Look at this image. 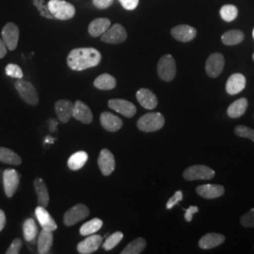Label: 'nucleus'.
Returning a JSON list of instances; mask_svg holds the SVG:
<instances>
[{"label": "nucleus", "mask_w": 254, "mask_h": 254, "mask_svg": "<svg viewBox=\"0 0 254 254\" xmlns=\"http://www.w3.org/2000/svg\"><path fill=\"white\" fill-rule=\"evenodd\" d=\"M89 215H90L89 208L83 203H78L73 206L72 208L69 209L64 214V224L66 226H73L77 222L83 220L84 218H87Z\"/></svg>", "instance_id": "0eeeda50"}, {"label": "nucleus", "mask_w": 254, "mask_h": 254, "mask_svg": "<svg viewBox=\"0 0 254 254\" xmlns=\"http://www.w3.org/2000/svg\"><path fill=\"white\" fill-rule=\"evenodd\" d=\"M225 241V236L217 233H209L202 236L199 241V247L201 250H211L221 245Z\"/></svg>", "instance_id": "5701e85b"}, {"label": "nucleus", "mask_w": 254, "mask_h": 254, "mask_svg": "<svg viewBox=\"0 0 254 254\" xmlns=\"http://www.w3.org/2000/svg\"><path fill=\"white\" fill-rule=\"evenodd\" d=\"M102 55L91 47L73 49L67 58V64L73 71H83L100 64Z\"/></svg>", "instance_id": "f257e3e1"}, {"label": "nucleus", "mask_w": 254, "mask_h": 254, "mask_svg": "<svg viewBox=\"0 0 254 254\" xmlns=\"http://www.w3.org/2000/svg\"><path fill=\"white\" fill-rule=\"evenodd\" d=\"M182 200H183V192L180 190L176 191L173 194V197H171L168 200L166 207H167V209H172L174 205L178 204Z\"/></svg>", "instance_id": "a19ab883"}, {"label": "nucleus", "mask_w": 254, "mask_h": 254, "mask_svg": "<svg viewBox=\"0 0 254 254\" xmlns=\"http://www.w3.org/2000/svg\"><path fill=\"white\" fill-rule=\"evenodd\" d=\"M15 89L18 91L21 98L31 106H37L39 103V95L36 89L30 82L18 79L15 83Z\"/></svg>", "instance_id": "423d86ee"}, {"label": "nucleus", "mask_w": 254, "mask_h": 254, "mask_svg": "<svg viewBox=\"0 0 254 254\" xmlns=\"http://www.w3.org/2000/svg\"><path fill=\"white\" fill-rule=\"evenodd\" d=\"M34 6L36 7L37 9L40 11V14L43 17H46L47 19H53V15L49 11L48 6L45 4V0H32Z\"/></svg>", "instance_id": "58836bf2"}, {"label": "nucleus", "mask_w": 254, "mask_h": 254, "mask_svg": "<svg viewBox=\"0 0 254 254\" xmlns=\"http://www.w3.org/2000/svg\"><path fill=\"white\" fill-rule=\"evenodd\" d=\"M124 238V234L122 232H116L107 238L105 243L103 244V248L105 251H111L114 249Z\"/></svg>", "instance_id": "c9c22d12"}, {"label": "nucleus", "mask_w": 254, "mask_h": 254, "mask_svg": "<svg viewBox=\"0 0 254 254\" xmlns=\"http://www.w3.org/2000/svg\"><path fill=\"white\" fill-rule=\"evenodd\" d=\"M35 215H36L37 219L40 223V225L43 228V230L46 231H51L53 232L57 230V223L55 222L54 218L51 217V215L48 213L46 207L44 206H38L35 209Z\"/></svg>", "instance_id": "6ab92c4d"}, {"label": "nucleus", "mask_w": 254, "mask_h": 254, "mask_svg": "<svg viewBox=\"0 0 254 254\" xmlns=\"http://www.w3.org/2000/svg\"><path fill=\"white\" fill-rule=\"evenodd\" d=\"M92 2L96 8L104 9L109 8L112 5L113 0H92Z\"/></svg>", "instance_id": "c03bdc74"}, {"label": "nucleus", "mask_w": 254, "mask_h": 254, "mask_svg": "<svg viewBox=\"0 0 254 254\" xmlns=\"http://www.w3.org/2000/svg\"><path fill=\"white\" fill-rule=\"evenodd\" d=\"M116 79L109 73L101 74L93 82L95 88L103 91H109L114 89L116 87Z\"/></svg>", "instance_id": "c85d7f7f"}, {"label": "nucleus", "mask_w": 254, "mask_h": 254, "mask_svg": "<svg viewBox=\"0 0 254 254\" xmlns=\"http://www.w3.org/2000/svg\"><path fill=\"white\" fill-rule=\"evenodd\" d=\"M240 223L242 226L247 228L254 227V208L250 210L240 218Z\"/></svg>", "instance_id": "ea45409f"}, {"label": "nucleus", "mask_w": 254, "mask_h": 254, "mask_svg": "<svg viewBox=\"0 0 254 254\" xmlns=\"http://www.w3.org/2000/svg\"><path fill=\"white\" fill-rule=\"evenodd\" d=\"M165 125V118L159 112L144 114L137 121V128L142 132H155L160 130Z\"/></svg>", "instance_id": "7ed1b4c3"}, {"label": "nucleus", "mask_w": 254, "mask_h": 254, "mask_svg": "<svg viewBox=\"0 0 254 254\" xmlns=\"http://www.w3.org/2000/svg\"><path fill=\"white\" fill-rule=\"evenodd\" d=\"M22 248V241L21 239L16 238L12 241V243L9 246L8 251L6 252L7 254H18Z\"/></svg>", "instance_id": "79ce46f5"}, {"label": "nucleus", "mask_w": 254, "mask_h": 254, "mask_svg": "<svg viewBox=\"0 0 254 254\" xmlns=\"http://www.w3.org/2000/svg\"><path fill=\"white\" fill-rule=\"evenodd\" d=\"M225 66V60L223 55L220 53H213L210 55L205 64V70L209 77H218L222 73Z\"/></svg>", "instance_id": "1a4fd4ad"}, {"label": "nucleus", "mask_w": 254, "mask_h": 254, "mask_svg": "<svg viewBox=\"0 0 254 254\" xmlns=\"http://www.w3.org/2000/svg\"><path fill=\"white\" fill-rule=\"evenodd\" d=\"M55 110L59 120L66 124L73 117V104L71 101L59 100L55 104Z\"/></svg>", "instance_id": "a211bd4d"}, {"label": "nucleus", "mask_w": 254, "mask_h": 254, "mask_svg": "<svg viewBox=\"0 0 254 254\" xmlns=\"http://www.w3.org/2000/svg\"><path fill=\"white\" fill-rule=\"evenodd\" d=\"M253 59H254V55H253Z\"/></svg>", "instance_id": "3c124183"}, {"label": "nucleus", "mask_w": 254, "mask_h": 254, "mask_svg": "<svg viewBox=\"0 0 254 254\" xmlns=\"http://www.w3.org/2000/svg\"><path fill=\"white\" fill-rule=\"evenodd\" d=\"M73 117L83 124H91L93 115L90 108L82 101L77 100L73 104Z\"/></svg>", "instance_id": "f3484780"}, {"label": "nucleus", "mask_w": 254, "mask_h": 254, "mask_svg": "<svg viewBox=\"0 0 254 254\" xmlns=\"http://www.w3.org/2000/svg\"><path fill=\"white\" fill-rule=\"evenodd\" d=\"M235 133L236 136L240 137H245L253 140L254 142V130L245 126H238L235 128Z\"/></svg>", "instance_id": "e433bc0d"}, {"label": "nucleus", "mask_w": 254, "mask_h": 254, "mask_svg": "<svg viewBox=\"0 0 254 254\" xmlns=\"http://www.w3.org/2000/svg\"><path fill=\"white\" fill-rule=\"evenodd\" d=\"M33 186L36 191L39 205L46 207L49 203V194L46 188V183L42 178H36L33 182Z\"/></svg>", "instance_id": "a878e982"}, {"label": "nucleus", "mask_w": 254, "mask_h": 254, "mask_svg": "<svg viewBox=\"0 0 254 254\" xmlns=\"http://www.w3.org/2000/svg\"><path fill=\"white\" fill-rule=\"evenodd\" d=\"M88 154L84 151H79L72 154L68 160V167L72 171L80 170L88 161Z\"/></svg>", "instance_id": "c756f323"}, {"label": "nucleus", "mask_w": 254, "mask_h": 254, "mask_svg": "<svg viewBox=\"0 0 254 254\" xmlns=\"http://www.w3.org/2000/svg\"><path fill=\"white\" fill-rule=\"evenodd\" d=\"M157 73L164 81L173 80L176 75V64L172 55H164L157 64Z\"/></svg>", "instance_id": "39448f33"}, {"label": "nucleus", "mask_w": 254, "mask_h": 254, "mask_svg": "<svg viewBox=\"0 0 254 254\" xmlns=\"http://www.w3.org/2000/svg\"><path fill=\"white\" fill-rule=\"evenodd\" d=\"M23 232H24V237L26 241L32 243L35 241L37 235H38V228H37L36 222L32 218H28L24 222L23 226Z\"/></svg>", "instance_id": "2f4dec72"}, {"label": "nucleus", "mask_w": 254, "mask_h": 254, "mask_svg": "<svg viewBox=\"0 0 254 254\" xmlns=\"http://www.w3.org/2000/svg\"><path fill=\"white\" fill-rule=\"evenodd\" d=\"M198 212H199V208L197 206H190V207H189V208L186 210V213H185L186 220L188 222H190L193 216H194V214H196Z\"/></svg>", "instance_id": "a18cd8bd"}, {"label": "nucleus", "mask_w": 254, "mask_h": 254, "mask_svg": "<svg viewBox=\"0 0 254 254\" xmlns=\"http://www.w3.org/2000/svg\"><path fill=\"white\" fill-rule=\"evenodd\" d=\"M246 77L242 73L232 74L226 83V91L231 95H236L245 89Z\"/></svg>", "instance_id": "aec40b11"}, {"label": "nucleus", "mask_w": 254, "mask_h": 254, "mask_svg": "<svg viewBox=\"0 0 254 254\" xmlns=\"http://www.w3.org/2000/svg\"><path fill=\"white\" fill-rule=\"evenodd\" d=\"M103 242V237L98 235L88 236L77 245V252L81 254H93L96 252Z\"/></svg>", "instance_id": "dca6fc26"}, {"label": "nucleus", "mask_w": 254, "mask_h": 254, "mask_svg": "<svg viewBox=\"0 0 254 254\" xmlns=\"http://www.w3.org/2000/svg\"><path fill=\"white\" fill-rule=\"evenodd\" d=\"M5 224H6L5 213L2 210H0V232L3 230V228L5 227Z\"/></svg>", "instance_id": "de8ad7c7"}, {"label": "nucleus", "mask_w": 254, "mask_h": 254, "mask_svg": "<svg viewBox=\"0 0 254 254\" xmlns=\"http://www.w3.org/2000/svg\"><path fill=\"white\" fill-rule=\"evenodd\" d=\"M98 165L101 173L105 176H109L115 170V158L112 153L108 149H103L99 154Z\"/></svg>", "instance_id": "ddd939ff"}, {"label": "nucleus", "mask_w": 254, "mask_h": 254, "mask_svg": "<svg viewBox=\"0 0 254 254\" xmlns=\"http://www.w3.org/2000/svg\"><path fill=\"white\" fill-rule=\"evenodd\" d=\"M100 122L102 127L109 132H116L123 127V121L109 112H103L101 114Z\"/></svg>", "instance_id": "4be33fe9"}, {"label": "nucleus", "mask_w": 254, "mask_h": 254, "mask_svg": "<svg viewBox=\"0 0 254 254\" xmlns=\"http://www.w3.org/2000/svg\"><path fill=\"white\" fill-rule=\"evenodd\" d=\"M245 34L239 29L228 30L221 36V41L225 46H236L244 41Z\"/></svg>", "instance_id": "cd10ccee"}, {"label": "nucleus", "mask_w": 254, "mask_h": 254, "mask_svg": "<svg viewBox=\"0 0 254 254\" xmlns=\"http://www.w3.org/2000/svg\"><path fill=\"white\" fill-rule=\"evenodd\" d=\"M47 6L53 17L59 20L73 18L75 13L74 6L64 0H49Z\"/></svg>", "instance_id": "f03ea898"}, {"label": "nucleus", "mask_w": 254, "mask_h": 254, "mask_svg": "<svg viewBox=\"0 0 254 254\" xmlns=\"http://www.w3.org/2000/svg\"><path fill=\"white\" fill-rule=\"evenodd\" d=\"M220 16L225 22H232L237 17L238 15V9L235 5H224L221 7L219 10Z\"/></svg>", "instance_id": "f704fd0d"}, {"label": "nucleus", "mask_w": 254, "mask_h": 254, "mask_svg": "<svg viewBox=\"0 0 254 254\" xmlns=\"http://www.w3.org/2000/svg\"><path fill=\"white\" fill-rule=\"evenodd\" d=\"M102 226L103 221L100 218H93L82 225L80 228V234L81 236H91L95 234L97 231H99Z\"/></svg>", "instance_id": "72a5a7b5"}, {"label": "nucleus", "mask_w": 254, "mask_h": 254, "mask_svg": "<svg viewBox=\"0 0 254 254\" xmlns=\"http://www.w3.org/2000/svg\"><path fill=\"white\" fill-rule=\"evenodd\" d=\"M7 46L4 44L3 40L0 38V59L4 58L7 55Z\"/></svg>", "instance_id": "49530a36"}, {"label": "nucleus", "mask_w": 254, "mask_h": 254, "mask_svg": "<svg viewBox=\"0 0 254 254\" xmlns=\"http://www.w3.org/2000/svg\"><path fill=\"white\" fill-rule=\"evenodd\" d=\"M197 194L204 199H217L222 196L225 192L224 187L220 185H201L196 188Z\"/></svg>", "instance_id": "2eb2a0df"}, {"label": "nucleus", "mask_w": 254, "mask_h": 254, "mask_svg": "<svg viewBox=\"0 0 254 254\" xmlns=\"http://www.w3.org/2000/svg\"><path fill=\"white\" fill-rule=\"evenodd\" d=\"M20 177L19 174L13 169L5 170L3 173V184H4V190L5 194L8 198H11L14 193L17 190L19 187Z\"/></svg>", "instance_id": "9b49d317"}, {"label": "nucleus", "mask_w": 254, "mask_h": 254, "mask_svg": "<svg viewBox=\"0 0 254 254\" xmlns=\"http://www.w3.org/2000/svg\"><path fill=\"white\" fill-rule=\"evenodd\" d=\"M54 138H51V136H47L46 139V142H53Z\"/></svg>", "instance_id": "8fccbe9b"}, {"label": "nucleus", "mask_w": 254, "mask_h": 254, "mask_svg": "<svg viewBox=\"0 0 254 254\" xmlns=\"http://www.w3.org/2000/svg\"><path fill=\"white\" fill-rule=\"evenodd\" d=\"M109 107L127 118L133 117L136 113L135 105L124 99H111L109 101Z\"/></svg>", "instance_id": "f8f14e48"}, {"label": "nucleus", "mask_w": 254, "mask_h": 254, "mask_svg": "<svg viewBox=\"0 0 254 254\" xmlns=\"http://www.w3.org/2000/svg\"><path fill=\"white\" fill-rule=\"evenodd\" d=\"M0 161L3 163L18 166L22 163V159L18 154L8 148L0 147Z\"/></svg>", "instance_id": "7c9ffc66"}, {"label": "nucleus", "mask_w": 254, "mask_h": 254, "mask_svg": "<svg viewBox=\"0 0 254 254\" xmlns=\"http://www.w3.org/2000/svg\"><path fill=\"white\" fill-rule=\"evenodd\" d=\"M248 100L246 98H240L235 101L233 104L229 106L227 109L228 116L230 118H239L245 114L246 110L248 108Z\"/></svg>", "instance_id": "bb28decb"}, {"label": "nucleus", "mask_w": 254, "mask_h": 254, "mask_svg": "<svg viewBox=\"0 0 254 254\" xmlns=\"http://www.w3.org/2000/svg\"><path fill=\"white\" fill-rule=\"evenodd\" d=\"M53 244V234L51 231L42 230L38 238V253L40 254H48Z\"/></svg>", "instance_id": "393cba45"}, {"label": "nucleus", "mask_w": 254, "mask_h": 254, "mask_svg": "<svg viewBox=\"0 0 254 254\" xmlns=\"http://www.w3.org/2000/svg\"><path fill=\"white\" fill-rule=\"evenodd\" d=\"M119 2L122 4V6L125 9L133 10L137 7L139 0H119Z\"/></svg>", "instance_id": "37998d69"}, {"label": "nucleus", "mask_w": 254, "mask_h": 254, "mask_svg": "<svg viewBox=\"0 0 254 254\" xmlns=\"http://www.w3.org/2000/svg\"><path fill=\"white\" fill-rule=\"evenodd\" d=\"M111 26V22L108 18H97L91 21L89 26V33L92 37L102 36Z\"/></svg>", "instance_id": "b1692460"}, {"label": "nucleus", "mask_w": 254, "mask_h": 254, "mask_svg": "<svg viewBox=\"0 0 254 254\" xmlns=\"http://www.w3.org/2000/svg\"><path fill=\"white\" fill-rule=\"evenodd\" d=\"M58 127V122L54 120V119H51L50 121H49V128H50V130L52 131V132H54L55 129H56V127Z\"/></svg>", "instance_id": "09e8293b"}, {"label": "nucleus", "mask_w": 254, "mask_h": 254, "mask_svg": "<svg viewBox=\"0 0 254 254\" xmlns=\"http://www.w3.org/2000/svg\"><path fill=\"white\" fill-rule=\"evenodd\" d=\"M5 73L8 76L13 77V78H17V79H22V77L24 75L22 69L19 67L18 65L13 64H9L6 66Z\"/></svg>", "instance_id": "4c0bfd02"}, {"label": "nucleus", "mask_w": 254, "mask_h": 254, "mask_svg": "<svg viewBox=\"0 0 254 254\" xmlns=\"http://www.w3.org/2000/svg\"><path fill=\"white\" fill-rule=\"evenodd\" d=\"M136 99L146 109H154L156 108L158 101L154 92L148 89H140L136 91Z\"/></svg>", "instance_id": "412c9836"}, {"label": "nucleus", "mask_w": 254, "mask_h": 254, "mask_svg": "<svg viewBox=\"0 0 254 254\" xmlns=\"http://www.w3.org/2000/svg\"><path fill=\"white\" fill-rule=\"evenodd\" d=\"M2 40L10 51L16 49L19 41V28L14 23L9 22L3 27Z\"/></svg>", "instance_id": "9d476101"}, {"label": "nucleus", "mask_w": 254, "mask_h": 254, "mask_svg": "<svg viewBox=\"0 0 254 254\" xmlns=\"http://www.w3.org/2000/svg\"><path fill=\"white\" fill-rule=\"evenodd\" d=\"M215 172L204 165H194L187 168L183 173V177L188 181L211 180L215 177Z\"/></svg>", "instance_id": "20e7f679"}, {"label": "nucleus", "mask_w": 254, "mask_h": 254, "mask_svg": "<svg viewBox=\"0 0 254 254\" xmlns=\"http://www.w3.org/2000/svg\"><path fill=\"white\" fill-rule=\"evenodd\" d=\"M171 34L175 40L182 43H188L196 37L197 30L189 25H179L172 28Z\"/></svg>", "instance_id": "4468645a"}, {"label": "nucleus", "mask_w": 254, "mask_h": 254, "mask_svg": "<svg viewBox=\"0 0 254 254\" xmlns=\"http://www.w3.org/2000/svg\"><path fill=\"white\" fill-rule=\"evenodd\" d=\"M127 38V33L126 28L120 24H115L101 36V40L104 43L117 45L124 43Z\"/></svg>", "instance_id": "6e6552de"}, {"label": "nucleus", "mask_w": 254, "mask_h": 254, "mask_svg": "<svg viewBox=\"0 0 254 254\" xmlns=\"http://www.w3.org/2000/svg\"><path fill=\"white\" fill-rule=\"evenodd\" d=\"M253 34H254V32H253Z\"/></svg>", "instance_id": "603ef678"}, {"label": "nucleus", "mask_w": 254, "mask_h": 254, "mask_svg": "<svg viewBox=\"0 0 254 254\" xmlns=\"http://www.w3.org/2000/svg\"><path fill=\"white\" fill-rule=\"evenodd\" d=\"M145 239L138 237L135 240H133L131 243H129L128 245L124 249V251L121 252L122 254H141L144 249L146 248Z\"/></svg>", "instance_id": "473e14b6"}]
</instances>
